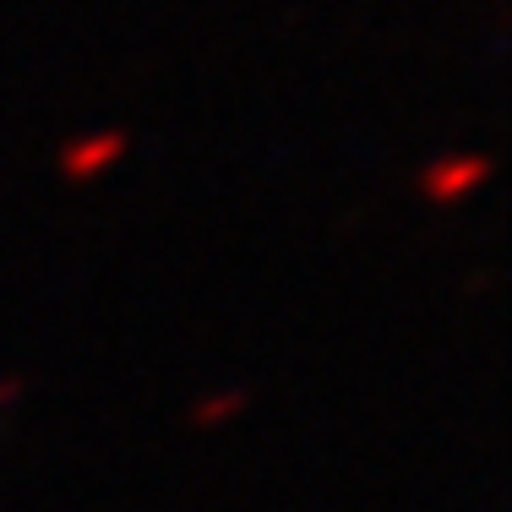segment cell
Listing matches in <instances>:
<instances>
[{
  "label": "cell",
  "mask_w": 512,
  "mask_h": 512,
  "mask_svg": "<svg viewBox=\"0 0 512 512\" xmlns=\"http://www.w3.org/2000/svg\"><path fill=\"white\" fill-rule=\"evenodd\" d=\"M17 393H22V382H0V404H11Z\"/></svg>",
  "instance_id": "obj_4"
},
{
  "label": "cell",
  "mask_w": 512,
  "mask_h": 512,
  "mask_svg": "<svg viewBox=\"0 0 512 512\" xmlns=\"http://www.w3.org/2000/svg\"><path fill=\"white\" fill-rule=\"evenodd\" d=\"M246 404V393H218L213 404H197V425H213V420H224L229 409H240Z\"/></svg>",
  "instance_id": "obj_3"
},
{
  "label": "cell",
  "mask_w": 512,
  "mask_h": 512,
  "mask_svg": "<svg viewBox=\"0 0 512 512\" xmlns=\"http://www.w3.org/2000/svg\"><path fill=\"white\" fill-rule=\"evenodd\" d=\"M485 175H491V158H480V153H453V158H436V164L425 169V175H420V191H425L431 202H458V197H469V191H480Z\"/></svg>",
  "instance_id": "obj_1"
},
{
  "label": "cell",
  "mask_w": 512,
  "mask_h": 512,
  "mask_svg": "<svg viewBox=\"0 0 512 512\" xmlns=\"http://www.w3.org/2000/svg\"><path fill=\"white\" fill-rule=\"evenodd\" d=\"M126 153V137L120 131H93V137H71L60 148V175L66 180H93L99 169H109L115 158Z\"/></svg>",
  "instance_id": "obj_2"
}]
</instances>
